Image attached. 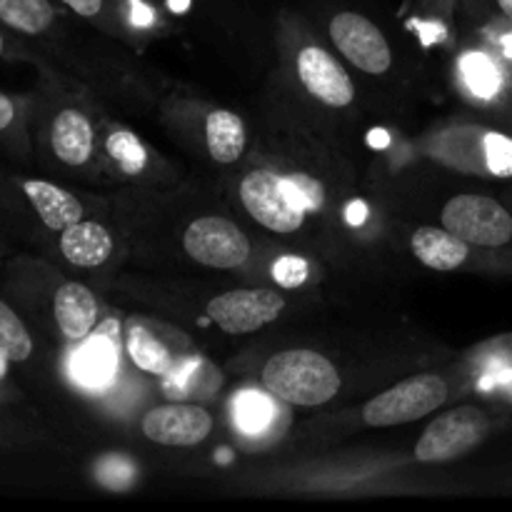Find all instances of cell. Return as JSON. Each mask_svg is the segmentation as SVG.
<instances>
[{
	"instance_id": "cell-1",
	"label": "cell",
	"mask_w": 512,
	"mask_h": 512,
	"mask_svg": "<svg viewBox=\"0 0 512 512\" xmlns=\"http://www.w3.org/2000/svg\"><path fill=\"white\" fill-rule=\"evenodd\" d=\"M263 385L288 405H323L338 395L340 375L315 350H285L265 363Z\"/></svg>"
},
{
	"instance_id": "cell-2",
	"label": "cell",
	"mask_w": 512,
	"mask_h": 512,
	"mask_svg": "<svg viewBox=\"0 0 512 512\" xmlns=\"http://www.w3.org/2000/svg\"><path fill=\"white\" fill-rule=\"evenodd\" d=\"M125 348L140 370L160 378H178L195 363L193 340L163 320L130 318L125 323Z\"/></svg>"
},
{
	"instance_id": "cell-3",
	"label": "cell",
	"mask_w": 512,
	"mask_h": 512,
	"mask_svg": "<svg viewBox=\"0 0 512 512\" xmlns=\"http://www.w3.org/2000/svg\"><path fill=\"white\" fill-rule=\"evenodd\" d=\"M443 228L470 248H503L512 240V213L488 195H455L443 208Z\"/></svg>"
},
{
	"instance_id": "cell-4",
	"label": "cell",
	"mask_w": 512,
	"mask_h": 512,
	"mask_svg": "<svg viewBox=\"0 0 512 512\" xmlns=\"http://www.w3.org/2000/svg\"><path fill=\"white\" fill-rule=\"evenodd\" d=\"M445 400H448V385L443 378L433 373L415 375V378L403 380L395 388L375 395L363 408V420L373 428L405 425L435 413Z\"/></svg>"
},
{
	"instance_id": "cell-5",
	"label": "cell",
	"mask_w": 512,
	"mask_h": 512,
	"mask_svg": "<svg viewBox=\"0 0 512 512\" xmlns=\"http://www.w3.org/2000/svg\"><path fill=\"white\" fill-rule=\"evenodd\" d=\"M490 428L493 423L480 408L473 405L455 408L428 425L423 438L415 445V458L420 463H448L463 458L488 438Z\"/></svg>"
},
{
	"instance_id": "cell-6",
	"label": "cell",
	"mask_w": 512,
	"mask_h": 512,
	"mask_svg": "<svg viewBox=\"0 0 512 512\" xmlns=\"http://www.w3.org/2000/svg\"><path fill=\"white\" fill-rule=\"evenodd\" d=\"M183 248L195 263L218 270L240 268L250 258V243L243 230L215 215H205L188 225L183 235Z\"/></svg>"
},
{
	"instance_id": "cell-7",
	"label": "cell",
	"mask_w": 512,
	"mask_h": 512,
	"mask_svg": "<svg viewBox=\"0 0 512 512\" xmlns=\"http://www.w3.org/2000/svg\"><path fill=\"white\" fill-rule=\"evenodd\" d=\"M240 200L245 210L273 233H295L305 213L298 210L285 190L283 175L275 170H253L240 183Z\"/></svg>"
},
{
	"instance_id": "cell-8",
	"label": "cell",
	"mask_w": 512,
	"mask_h": 512,
	"mask_svg": "<svg viewBox=\"0 0 512 512\" xmlns=\"http://www.w3.org/2000/svg\"><path fill=\"white\" fill-rule=\"evenodd\" d=\"M283 308V295L275 290H230L210 300L208 315L225 333L248 335L273 323Z\"/></svg>"
},
{
	"instance_id": "cell-9",
	"label": "cell",
	"mask_w": 512,
	"mask_h": 512,
	"mask_svg": "<svg viewBox=\"0 0 512 512\" xmlns=\"http://www.w3.org/2000/svg\"><path fill=\"white\" fill-rule=\"evenodd\" d=\"M330 38L340 53L370 75H380L393 65V53L375 23L358 13H338L330 23Z\"/></svg>"
},
{
	"instance_id": "cell-10",
	"label": "cell",
	"mask_w": 512,
	"mask_h": 512,
	"mask_svg": "<svg viewBox=\"0 0 512 512\" xmlns=\"http://www.w3.org/2000/svg\"><path fill=\"white\" fill-rule=\"evenodd\" d=\"M210 430L213 418L198 405H160L143 418L145 438L170 448H193L208 438Z\"/></svg>"
},
{
	"instance_id": "cell-11",
	"label": "cell",
	"mask_w": 512,
	"mask_h": 512,
	"mask_svg": "<svg viewBox=\"0 0 512 512\" xmlns=\"http://www.w3.org/2000/svg\"><path fill=\"white\" fill-rule=\"evenodd\" d=\"M298 73L303 85L308 88V93L313 98L323 100L330 108H345V105L353 103V80L340 68L338 60L330 53H325L323 48L310 45V48L300 50Z\"/></svg>"
},
{
	"instance_id": "cell-12",
	"label": "cell",
	"mask_w": 512,
	"mask_h": 512,
	"mask_svg": "<svg viewBox=\"0 0 512 512\" xmlns=\"http://www.w3.org/2000/svg\"><path fill=\"white\" fill-rule=\"evenodd\" d=\"M118 325L110 320L103 325L95 338H90L78 350L73 360V375L85 388H105L118 370V335L113 330Z\"/></svg>"
},
{
	"instance_id": "cell-13",
	"label": "cell",
	"mask_w": 512,
	"mask_h": 512,
	"mask_svg": "<svg viewBox=\"0 0 512 512\" xmlns=\"http://www.w3.org/2000/svg\"><path fill=\"white\" fill-rule=\"evenodd\" d=\"M53 310L60 333L68 340L88 338L98 323V300L80 283L60 285L53 300Z\"/></svg>"
},
{
	"instance_id": "cell-14",
	"label": "cell",
	"mask_w": 512,
	"mask_h": 512,
	"mask_svg": "<svg viewBox=\"0 0 512 512\" xmlns=\"http://www.w3.org/2000/svg\"><path fill=\"white\" fill-rule=\"evenodd\" d=\"M413 253L438 273H453L468 260L470 245L448 228H418L413 233Z\"/></svg>"
},
{
	"instance_id": "cell-15",
	"label": "cell",
	"mask_w": 512,
	"mask_h": 512,
	"mask_svg": "<svg viewBox=\"0 0 512 512\" xmlns=\"http://www.w3.org/2000/svg\"><path fill=\"white\" fill-rule=\"evenodd\" d=\"M50 145L65 165L88 163L93 153V125L80 110H60L50 128Z\"/></svg>"
},
{
	"instance_id": "cell-16",
	"label": "cell",
	"mask_w": 512,
	"mask_h": 512,
	"mask_svg": "<svg viewBox=\"0 0 512 512\" xmlns=\"http://www.w3.org/2000/svg\"><path fill=\"white\" fill-rule=\"evenodd\" d=\"M23 190L30 203H33L35 213L40 215V220L50 230H60L63 233L65 228L83 220V205L68 190L58 188L53 183H45V180H28L23 185Z\"/></svg>"
},
{
	"instance_id": "cell-17",
	"label": "cell",
	"mask_w": 512,
	"mask_h": 512,
	"mask_svg": "<svg viewBox=\"0 0 512 512\" xmlns=\"http://www.w3.org/2000/svg\"><path fill=\"white\" fill-rule=\"evenodd\" d=\"M60 253L78 268H98L113 253V238L98 223H75L60 235Z\"/></svg>"
},
{
	"instance_id": "cell-18",
	"label": "cell",
	"mask_w": 512,
	"mask_h": 512,
	"mask_svg": "<svg viewBox=\"0 0 512 512\" xmlns=\"http://www.w3.org/2000/svg\"><path fill=\"white\" fill-rule=\"evenodd\" d=\"M273 393H260V390H245L233 403V423L245 438H263L273 435L278 428L280 415L288 413L275 403Z\"/></svg>"
},
{
	"instance_id": "cell-19",
	"label": "cell",
	"mask_w": 512,
	"mask_h": 512,
	"mask_svg": "<svg viewBox=\"0 0 512 512\" xmlns=\"http://www.w3.org/2000/svg\"><path fill=\"white\" fill-rule=\"evenodd\" d=\"M460 75L465 88L480 100H495L508 88V70L483 50H470L460 58Z\"/></svg>"
},
{
	"instance_id": "cell-20",
	"label": "cell",
	"mask_w": 512,
	"mask_h": 512,
	"mask_svg": "<svg viewBox=\"0 0 512 512\" xmlns=\"http://www.w3.org/2000/svg\"><path fill=\"white\" fill-rule=\"evenodd\" d=\"M208 150L218 163H235L245 150V125L233 110H213L205 120Z\"/></svg>"
},
{
	"instance_id": "cell-21",
	"label": "cell",
	"mask_w": 512,
	"mask_h": 512,
	"mask_svg": "<svg viewBox=\"0 0 512 512\" xmlns=\"http://www.w3.org/2000/svg\"><path fill=\"white\" fill-rule=\"evenodd\" d=\"M0 20L25 35H40L53 25L55 8L50 0H0Z\"/></svg>"
},
{
	"instance_id": "cell-22",
	"label": "cell",
	"mask_w": 512,
	"mask_h": 512,
	"mask_svg": "<svg viewBox=\"0 0 512 512\" xmlns=\"http://www.w3.org/2000/svg\"><path fill=\"white\" fill-rule=\"evenodd\" d=\"M33 353V338L13 308L0 300V355L10 363H23Z\"/></svg>"
},
{
	"instance_id": "cell-23",
	"label": "cell",
	"mask_w": 512,
	"mask_h": 512,
	"mask_svg": "<svg viewBox=\"0 0 512 512\" xmlns=\"http://www.w3.org/2000/svg\"><path fill=\"white\" fill-rule=\"evenodd\" d=\"M478 388L485 395H495L503 403L512 405V350L493 353L480 370Z\"/></svg>"
},
{
	"instance_id": "cell-24",
	"label": "cell",
	"mask_w": 512,
	"mask_h": 512,
	"mask_svg": "<svg viewBox=\"0 0 512 512\" xmlns=\"http://www.w3.org/2000/svg\"><path fill=\"white\" fill-rule=\"evenodd\" d=\"M105 148H108V155L123 173L138 175L145 168L148 155H145L143 143L130 130H115V133H110Z\"/></svg>"
},
{
	"instance_id": "cell-25",
	"label": "cell",
	"mask_w": 512,
	"mask_h": 512,
	"mask_svg": "<svg viewBox=\"0 0 512 512\" xmlns=\"http://www.w3.org/2000/svg\"><path fill=\"white\" fill-rule=\"evenodd\" d=\"M95 478H98V483L103 488L115 490V493H125L138 480V468L125 455H105L95 465Z\"/></svg>"
},
{
	"instance_id": "cell-26",
	"label": "cell",
	"mask_w": 512,
	"mask_h": 512,
	"mask_svg": "<svg viewBox=\"0 0 512 512\" xmlns=\"http://www.w3.org/2000/svg\"><path fill=\"white\" fill-rule=\"evenodd\" d=\"M283 183L295 208L303 210L305 215L318 213V210L323 208L325 188L320 180L310 178L308 173H285Z\"/></svg>"
},
{
	"instance_id": "cell-27",
	"label": "cell",
	"mask_w": 512,
	"mask_h": 512,
	"mask_svg": "<svg viewBox=\"0 0 512 512\" xmlns=\"http://www.w3.org/2000/svg\"><path fill=\"white\" fill-rule=\"evenodd\" d=\"M308 278V263L298 255H283L273 263V280L280 288H298Z\"/></svg>"
},
{
	"instance_id": "cell-28",
	"label": "cell",
	"mask_w": 512,
	"mask_h": 512,
	"mask_svg": "<svg viewBox=\"0 0 512 512\" xmlns=\"http://www.w3.org/2000/svg\"><path fill=\"white\" fill-rule=\"evenodd\" d=\"M63 3L78 15H85V18H93L103 10V0H63Z\"/></svg>"
},
{
	"instance_id": "cell-29",
	"label": "cell",
	"mask_w": 512,
	"mask_h": 512,
	"mask_svg": "<svg viewBox=\"0 0 512 512\" xmlns=\"http://www.w3.org/2000/svg\"><path fill=\"white\" fill-rule=\"evenodd\" d=\"M15 120V105L5 93H0V130L8 128Z\"/></svg>"
},
{
	"instance_id": "cell-30",
	"label": "cell",
	"mask_w": 512,
	"mask_h": 512,
	"mask_svg": "<svg viewBox=\"0 0 512 512\" xmlns=\"http://www.w3.org/2000/svg\"><path fill=\"white\" fill-rule=\"evenodd\" d=\"M133 10H135V15H133V20H135V23H140V25H148L150 20H153V15H150V10L145 8L143 3H138V0H133Z\"/></svg>"
},
{
	"instance_id": "cell-31",
	"label": "cell",
	"mask_w": 512,
	"mask_h": 512,
	"mask_svg": "<svg viewBox=\"0 0 512 512\" xmlns=\"http://www.w3.org/2000/svg\"><path fill=\"white\" fill-rule=\"evenodd\" d=\"M350 223H363V218H365V208L363 205H350Z\"/></svg>"
},
{
	"instance_id": "cell-32",
	"label": "cell",
	"mask_w": 512,
	"mask_h": 512,
	"mask_svg": "<svg viewBox=\"0 0 512 512\" xmlns=\"http://www.w3.org/2000/svg\"><path fill=\"white\" fill-rule=\"evenodd\" d=\"M495 3H498L500 13H503L508 20H512V0H495Z\"/></svg>"
},
{
	"instance_id": "cell-33",
	"label": "cell",
	"mask_w": 512,
	"mask_h": 512,
	"mask_svg": "<svg viewBox=\"0 0 512 512\" xmlns=\"http://www.w3.org/2000/svg\"><path fill=\"white\" fill-rule=\"evenodd\" d=\"M3 45H5V43H3V35H0V53H3Z\"/></svg>"
}]
</instances>
